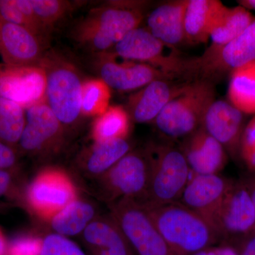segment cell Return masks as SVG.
I'll return each mask as SVG.
<instances>
[{"mask_svg": "<svg viewBox=\"0 0 255 255\" xmlns=\"http://www.w3.org/2000/svg\"><path fill=\"white\" fill-rule=\"evenodd\" d=\"M142 204L176 255L195 254L211 248L219 238L205 220L182 203L161 206Z\"/></svg>", "mask_w": 255, "mask_h": 255, "instance_id": "cell-1", "label": "cell"}, {"mask_svg": "<svg viewBox=\"0 0 255 255\" xmlns=\"http://www.w3.org/2000/svg\"><path fill=\"white\" fill-rule=\"evenodd\" d=\"M143 18L142 2L111 1L89 13L77 26L75 38L90 50L105 53L140 27Z\"/></svg>", "mask_w": 255, "mask_h": 255, "instance_id": "cell-2", "label": "cell"}, {"mask_svg": "<svg viewBox=\"0 0 255 255\" xmlns=\"http://www.w3.org/2000/svg\"><path fill=\"white\" fill-rule=\"evenodd\" d=\"M38 66L46 74L45 102L64 128L78 122L81 114L82 82L79 70L61 55L45 53Z\"/></svg>", "mask_w": 255, "mask_h": 255, "instance_id": "cell-3", "label": "cell"}, {"mask_svg": "<svg viewBox=\"0 0 255 255\" xmlns=\"http://www.w3.org/2000/svg\"><path fill=\"white\" fill-rule=\"evenodd\" d=\"M214 82L206 79L189 82L185 90L164 107L156 127L169 138L186 137L201 127L208 109L216 100Z\"/></svg>", "mask_w": 255, "mask_h": 255, "instance_id": "cell-4", "label": "cell"}, {"mask_svg": "<svg viewBox=\"0 0 255 255\" xmlns=\"http://www.w3.org/2000/svg\"><path fill=\"white\" fill-rule=\"evenodd\" d=\"M145 153L150 177L142 202L161 206L180 200L191 172L182 151L168 144H157L150 145Z\"/></svg>", "mask_w": 255, "mask_h": 255, "instance_id": "cell-5", "label": "cell"}, {"mask_svg": "<svg viewBox=\"0 0 255 255\" xmlns=\"http://www.w3.org/2000/svg\"><path fill=\"white\" fill-rule=\"evenodd\" d=\"M114 48V54L122 59L147 64L174 78L191 75V60L182 58L177 49L164 44L146 28L129 32Z\"/></svg>", "mask_w": 255, "mask_h": 255, "instance_id": "cell-6", "label": "cell"}, {"mask_svg": "<svg viewBox=\"0 0 255 255\" xmlns=\"http://www.w3.org/2000/svg\"><path fill=\"white\" fill-rule=\"evenodd\" d=\"M110 209L112 219L137 255H176L140 201L124 198L112 202Z\"/></svg>", "mask_w": 255, "mask_h": 255, "instance_id": "cell-7", "label": "cell"}, {"mask_svg": "<svg viewBox=\"0 0 255 255\" xmlns=\"http://www.w3.org/2000/svg\"><path fill=\"white\" fill-rule=\"evenodd\" d=\"M73 181L63 169L47 167L30 183L26 194L28 208L42 219L50 221L78 199Z\"/></svg>", "mask_w": 255, "mask_h": 255, "instance_id": "cell-8", "label": "cell"}, {"mask_svg": "<svg viewBox=\"0 0 255 255\" xmlns=\"http://www.w3.org/2000/svg\"><path fill=\"white\" fill-rule=\"evenodd\" d=\"M255 62V20L236 38L225 46H210L202 56L191 60V74L211 80Z\"/></svg>", "mask_w": 255, "mask_h": 255, "instance_id": "cell-9", "label": "cell"}, {"mask_svg": "<svg viewBox=\"0 0 255 255\" xmlns=\"http://www.w3.org/2000/svg\"><path fill=\"white\" fill-rule=\"evenodd\" d=\"M150 167L146 153L130 151L101 177L102 187L111 202L119 199H145Z\"/></svg>", "mask_w": 255, "mask_h": 255, "instance_id": "cell-10", "label": "cell"}, {"mask_svg": "<svg viewBox=\"0 0 255 255\" xmlns=\"http://www.w3.org/2000/svg\"><path fill=\"white\" fill-rule=\"evenodd\" d=\"M26 124L17 145L18 152L36 155L60 148L64 127L46 102L26 109Z\"/></svg>", "mask_w": 255, "mask_h": 255, "instance_id": "cell-11", "label": "cell"}, {"mask_svg": "<svg viewBox=\"0 0 255 255\" xmlns=\"http://www.w3.org/2000/svg\"><path fill=\"white\" fill-rule=\"evenodd\" d=\"M219 237L245 238L255 232V208L244 181L234 182L216 218Z\"/></svg>", "mask_w": 255, "mask_h": 255, "instance_id": "cell-12", "label": "cell"}, {"mask_svg": "<svg viewBox=\"0 0 255 255\" xmlns=\"http://www.w3.org/2000/svg\"><path fill=\"white\" fill-rule=\"evenodd\" d=\"M46 78L40 66H13L0 63V97L23 108L44 102Z\"/></svg>", "mask_w": 255, "mask_h": 255, "instance_id": "cell-13", "label": "cell"}, {"mask_svg": "<svg viewBox=\"0 0 255 255\" xmlns=\"http://www.w3.org/2000/svg\"><path fill=\"white\" fill-rule=\"evenodd\" d=\"M233 183L220 174H193L180 200L183 205L200 216L215 230L218 213Z\"/></svg>", "mask_w": 255, "mask_h": 255, "instance_id": "cell-14", "label": "cell"}, {"mask_svg": "<svg viewBox=\"0 0 255 255\" xmlns=\"http://www.w3.org/2000/svg\"><path fill=\"white\" fill-rule=\"evenodd\" d=\"M102 54L98 63L100 79L114 90L132 91L141 89L155 80H175L173 77L147 64L127 60L120 63L116 60L114 53Z\"/></svg>", "mask_w": 255, "mask_h": 255, "instance_id": "cell-15", "label": "cell"}, {"mask_svg": "<svg viewBox=\"0 0 255 255\" xmlns=\"http://www.w3.org/2000/svg\"><path fill=\"white\" fill-rule=\"evenodd\" d=\"M245 115L228 101L216 100L208 109L201 127L232 157L240 155Z\"/></svg>", "mask_w": 255, "mask_h": 255, "instance_id": "cell-16", "label": "cell"}, {"mask_svg": "<svg viewBox=\"0 0 255 255\" xmlns=\"http://www.w3.org/2000/svg\"><path fill=\"white\" fill-rule=\"evenodd\" d=\"M0 55L4 64L38 66L44 56L40 36L28 28L0 21Z\"/></svg>", "mask_w": 255, "mask_h": 255, "instance_id": "cell-17", "label": "cell"}, {"mask_svg": "<svg viewBox=\"0 0 255 255\" xmlns=\"http://www.w3.org/2000/svg\"><path fill=\"white\" fill-rule=\"evenodd\" d=\"M189 82L177 83L174 80H155L129 97L127 112L137 124H150L174 97L182 93Z\"/></svg>", "mask_w": 255, "mask_h": 255, "instance_id": "cell-18", "label": "cell"}, {"mask_svg": "<svg viewBox=\"0 0 255 255\" xmlns=\"http://www.w3.org/2000/svg\"><path fill=\"white\" fill-rule=\"evenodd\" d=\"M180 150L194 174H219L226 167L228 153L214 137L200 127L184 137Z\"/></svg>", "mask_w": 255, "mask_h": 255, "instance_id": "cell-19", "label": "cell"}, {"mask_svg": "<svg viewBox=\"0 0 255 255\" xmlns=\"http://www.w3.org/2000/svg\"><path fill=\"white\" fill-rule=\"evenodd\" d=\"M188 0L171 1L159 4L147 18V29L169 47L177 49L188 43L184 17Z\"/></svg>", "mask_w": 255, "mask_h": 255, "instance_id": "cell-20", "label": "cell"}, {"mask_svg": "<svg viewBox=\"0 0 255 255\" xmlns=\"http://www.w3.org/2000/svg\"><path fill=\"white\" fill-rule=\"evenodd\" d=\"M82 238L93 255H135L112 217L94 220L82 233Z\"/></svg>", "mask_w": 255, "mask_h": 255, "instance_id": "cell-21", "label": "cell"}, {"mask_svg": "<svg viewBox=\"0 0 255 255\" xmlns=\"http://www.w3.org/2000/svg\"><path fill=\"white\" fill-rule=\"evenodd\" d=\"M223 4L218 0H188L184 17L187 42L206 43L216 15Z\"/></svg>", "mask_w": 255, "mask_h": 255, "instance_id": "cell-22", "label": "cell"}, {"mask_svg": "<svg viewBox=\"0 0 255 255\" xmlns=\"http://www.w3.org/2000/svg\"><path fill=\"white\" fill-rule=\"evenodd\" d=\"M255 20L250 11L241 6L228 7L223 5L210 31L211 46H225L243 33Z\"/></svg>", "mask_w": 255, "mask_h": 255, "instance_id": "cell-23", "label": "cell"}, {"mask_svg": "<svg viewBox=\"0 0 255 255\" xmlns=\"http://www.w3.org/2000/svg\"><path fill=\"white\" fill-rule=\"evenodd\" d=\"M130 150L131 144L127 139L95 142L85 153L84 169L90 176L101 177Z\"/></svg>", "mask_w": 255, "mask_h": 255, "instance_id": "cell-24", "label": "cell"}, {"mask_svg": "<svg viewBox=\"0 0 255 255\" xmlns=\"http://www.w3.org/2000/svg\"><path fill=\"white\" fill-rule=\"evenodd\" d=\"M228 102L243 114H255V62L231 73Z\"/></svg>", "mask_w": 255, "mask_h": 255, "instance_id": "cell-25", "label": "cell"}, {"mask_svg": "<svg viewBox=\"0 0 255 255\" xmlns=\"http://www.w3.org/2000/svg\"><path fill=\"white\" fill-rule=\"evenodd\" d=\"M95 206L86 201H73L55 215L50 221L56 234L74 236L83 233L85 228L96 219Z\"/></svg>", "mask_w": 255, "mask_h": 255, "instance_id": "cell-26", "label": "cell"}, {"mask_svg": "<svg viewBox=\"0 0 255 255\" xmlns=\"http://www.w3.org/2000/svg\"><path fill=\"white\" fill-rule=\"evenodd\" d=\"M130 119L122 106H111L95 119L92 128V139L95 142L127 139L130 132Z\"/></svg>", "mask_w": 255, "mask_h": 255, "instance_id": "cell-27", "label": "cell"}, {"mask_svg": "<svg viewBox=\"0 0 255 255\" xmlns=\"http://www.w3.org/2000/svg\"><path fill=\"white\" fill-rule=\"evenodd\" d=\"M26 124V110L0 97V142L16 147Z\"/></svg>", "mask_w": 255, "mask_h": 255, "instance_id": "cell-28", "label": "cell"}, {"mask_svg": "<svg viewBox=\"0 0 255 255\" xmlns=\"http://www.w3.org/2000/svg\"><path fill=\"white\" fill-rule=\"evenodd\" d=\"M111 88L99 79L84 81L82 85L81 114L85 117H99L110 107Z\"/></svg>", "mask_w": 255, "mask_h": 255, "instance_id": "cell-29", "label": "cell"}, {"mask_svg": "<svg viewBox=\"0 0 255 255\" xmlns=\"http://www.w3.org/2000/svg\"><path fill=\"white\" fill-rule=\"evenodd\" d=\"M35 17L43 31L54 26L71 9L70 3L62 0H29Z\"/></svg>", "mask_w": 255, "mask_h": 255, "instance_id": "cell-30", "label": "cell"}, {"mask_svg": "<svg viewBox=\"0 0 255 255\" xmlns=\"http://www.w3.org/2000/svg\"><path fill=\"white\" fill-rule=\"evenodd\" d=\"M41 255H86L73 241L60 235L50 234L43 239Z\"/></svg>", "mask_w": 255, "mask_h": 255, "instance_id": "cell-31", "label": "cell"}, {"mask_svg": "<svg viewBox=\"0 0 255 255\" xmlns=\"http://www.w3.org/2000/svg\"><path fill=\"white\" fill-rule=\"evenodd\" d=\"M0 21L23 26L41 37V33L23 14L15 0H0Z\"/></svg>", "mask_w": 255, "mask_h": 255, "instance_id": "cell-32", "label": "cell"}, {"mask_svg": "<svg viewBox=\"0 0 255 255\" xmlns=\"http://www.w3.org/2000/svg\"><path fill=\"white\" fill-rule=\"evenodd\" d=\"M43 239L33 236L15 238L7 247L6 255H41Z\"/></svg>", "mask_w": 255, "mask_h": 255, "instance_id": "cell-33", "label": "cell"}, {"mask_svg": "<svg viewBox=\"0 0 255 255\" xmlns=\"http://www.w3.org/2000/svg\"><path fill=\"white\" fill-rule=\"evenodd\" d=\"M18 152L16 147L0 142V169L16 172L18 164Z\"/></svg>", "mask_w": 255, "mask_h": 255, "instance_id": "cell-34", "label": "cell"}, {"mask_svg": "<svg viewBox=\"0 0 255 255\" xmlns=\"http://www.w3.org/2000/svg\"><path fill=\"white\" fill-rule=\"evenodd\" d=\"M13 173L11 171L0 169V197L12 195L15 192Z\"/></svg>", "mask_w": 255, "mask_h": 255, "instance_id": "cell-35", "label": "cell"}, {"mask_svg": "<svg viewBox=\"0 0 255 255\" xmlns=\"http://www.w3.org/2000/svg\"><path fill=\"white\" fill-rule=\"evenodd\" d=\"M255 146V116L246 124L241 139V151ZM241 153V152H240Z\"/></svg>", "mask_w": 255, "mask_h": 255, "instance_id": "cell-36", "label": "cell"}, {"mask_svg": "<svg viewBox=\"0 0 255 255\" xmlns=\"http://www.w3.org/2000/svg\"><path fill=\"white\" fill-rule=\"evenodd\" d=\"M238 255H255V232L243 240Z\"/></svg>", "mask_w": 255, "mask_h": 255, "instance_id": "cell-37", "label": "cell"}, {"mask_svg": "<svg viewBox=\"0 0 255 255\" xmlns=\"http://www.w3.org/2000/svg\"><path fill=\"white\" fill-rule=\"evenodd\" d=\"M240 155L241 156L248 168L252 172H255V146L241 151Z\"/></svg>", "mask_w": 255, "mask_h": 255, "instance_id": "cell-38", "label": "cell"}, {"mask_svg": "<svg viewBox=\"0 0 255 255\" xmlns=\"http://www.w3.org/2000/svg\"><path fill=\"white\" fill-rule=\"evenodd\" d=\"M215 251L216 255H238L237 250L227 245L215 248Z\"/></svg>", "mask_w": 255, "mask_h": 255, "instance_id": "cell-39", "label": "cell"}, {"mask_svg": "<svg viewBox=\"0 0 255 255\" xmlns=\"http://www.w3.org/2000/svg\"><path fill=\"white\" fill-rule=\"evenodd\" d=\"M243 181H244L245 184H246V187H248V191L251 194L252 200H253L255 208V176L244 179Z\"/></svg>", "mask_w": 255, "mask_h": 255, "instance_id": "cell-40", "label": "cell"}, {"mask_svg": "<svg viewBox=\"0 0 255 255\" xmlns=\"http://www.w3.org/2000/svg\"><path fill=\"white\" fill-rule=\"evenodd\" d=\"M7 243H6V238L4 233L0 229V255H6L7 251Z\"/></svg>", "mask_w": 255, "mask_h": 255, "instance_id": "cell-41", "label": "cell"}, {"mask_svg": "<svg viewBox=\"0 0 255 255\" xmlns=\"http://www.w3.org/2000/svg\"><path fill=\"white\" fill-rule=\"evenodd\" d=\"M238 4L242 7L248 10H254L255 11V0H239Z\"/></svg>", "mask_w": 255, "mask_h": 255, "instance_id": "cell-42", "label": "cell"}, {"mask_svg": "<svg viewBox=\"0 0 255 255\" xmlns=\"http://www.w3.org/2000/svg\"><path fill=\"white\" fill-rule=\"evenodd\" d=\"M192 255H216V251H215V248L211 247V248H207V249L204 250V251H201Z\"/></svg>", "mask_w": 255, "mask_h": 255, "instance_id": "cell-43", "label": "cell"}, {"mask_svg": "<svg viewBox=\"0 0 255 255\" xmlns=\"http://www.w3.org/2000/svg\"><path fill=\"white\" fill-rule=\"evenodd\" d=\"M0 37H1V33H0Z\"/></svg>", "mask_w": 255, "mask_h": 255, "instance_id": "cell-44", "label": "cell"}]
</instances>
